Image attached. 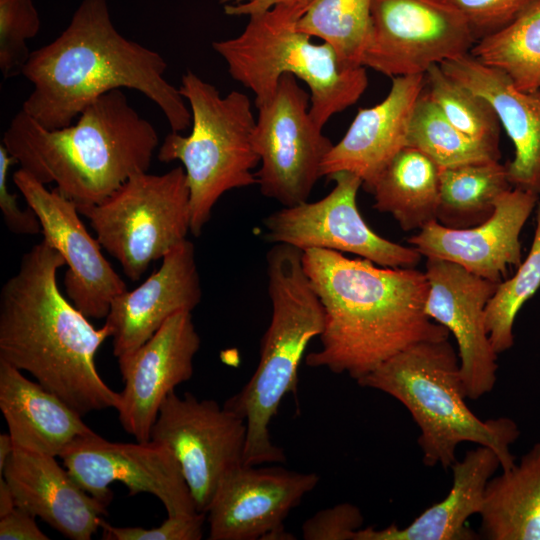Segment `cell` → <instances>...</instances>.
<instances>
[{
	"label": "cell",
	"instance_id": "cell-1",
	"mask_svg": "<svg viewBox=\"0 0 540 540\" xmlns=\"http://www.w3.org/2000/svg\"><path fill=\"white\" fill-rule=\"evenodd\" d=\"M302 261L325 313L321 347L305 357L307 366L357 381L416 343L449 338L425 313V272L317 248L304 250Z\"/></svg>",
	"mask_w": 540,
	"mask_h": 540
},
{
	"label": "cell",
	"instance_id": "cell-2",
	"mask_svg": "<svg viewBox=\"0 0 540 540\" xmlns=\"http://www.w3.org/2000/svg\"><path fill=\"white\" fill-rule=\"evenodd\" d=\"M61 254L45 239L32 246L0 291V360L31 374L82 417L117 410L120 393L97 371L95 356L112 329L95 328L61 293Z\"/></svg>",
	"mask_w": 540,
	"mask_h": 540
},
{
	"label": "cell",
	"instance_id": "cell-3",
	"mask_svg": "<svg viewBox=\"0 0 540 540\" xmlns=\"http://www.w3.org/2000/svg\"><path fill=\"white\" fill-rule=\"evenodd\" d=\"M167 63L156 51L115 28L107 0H82L68 26L31 52L21 74L32 84L22 110L48 129L69 126L102 95L133 89L154 102L171 131L183 132L192 116L179 88L164 77Z\"/></svg>",
	"mask_w": 540,
	"mask_h": 540
},
{
	"label": "cell",
	"instance_id": "cell-4",
	"mask_svg": "<svg viewBox=\"0 0 540 540\" xmlns=\"http://www.w3.org/2000/svg\"><path fill=\"white\" fill-rule=\"evenodd\" d=\"M1 144L21 169L45 185L54 183L80 210L103 202L131 176L147 172L159 137L116 89L62 128L48 129L21 109Z\"/></svg>",
	"mask_w": 540,
	"mask_h": 540
},
{
	"label": "cell",
	"instance_id": "cell-5",
	"mask_svg": "<svg viewBox=\"0 0 540 540\" xmlns=\"http://www.w3.org/2000/svg\"><path fill=\"white\" fill-rule=\"evenodd\" d=\"M303 251L273 244L266 254L267 289L272 314L257 368L224 406L246 422L244 464L282 463L283 450L272 443L269 425L282 399L296 393L298 368L311 340L324 330L321 300L307 276Z\"/></svg>",
	"mask_w": 540,
	"mask_h": 540
},
{
	"label": "cell",
	"instance_id": "cell-6",
	"mask_svg": "<svg viewBox=\"0 0 540 540\" xmlns=\"http://www.w3.org/2000/svg\"><path fill=\"white\" fill-rule=\"evenodd\" d=\"M356 382L406 407L420 429L418 444L426 466L451 468L462 442L492 449L502 470L516 462L510 446L520 435L517 423L509 417L483 421L471 411L458 352L448 339L416 343Z\"/></svg>",
	"mask_w": 540,
	"mask_h": 540
},
{
	"label": "cell",
	"instance_id": "cell-7",
	"mask_svg": "<svg viewBox=\"0 0 540 540\" xmlns=\"http://www.w3.org/2000/svg\"><path fill=\"white\" fill-rule=\"evenodd\" d=\"M307 8L278 4L251 15L241 34L214 41L212 48L231 77L255 94V106L272 97L283 75L302 80L309 88L310 113L323 128L359 100L368 77L365 67L344 66L332 46L314 43L297 28Z\"/></svg>",
	"mask_w": 540,
	"mask_h": 540
},
{
	"label": "cell",
	"instance_id": "cell-8",
	"mask_svg": "<svg viewBox=\"0 0 540 540\" xmlns=\"http://www.w3.org/2000/svg\"><path fill=\"white\" fill-rule=\"evenodd\" d=\"M179 91L191 111V132L171 131L157 153L161 162L183 164L190 192V233L200 236L220 197L257 184L252 170L260 163L254 146L256 119L249 97L219 90L191 70Z\"/></svg>",
	"mask_w": 540,
	"mask_h": 540
},
{
	"label": "cell",
	"instance_id": "cell-9",
	"mask_svg": "<svg viewBox=\"0 0 540 540\" xmlns=\"http://www.w3.org/2000/svg\"><path fill=\"white\" fill-rule=\"evenodd\" d=\"M78 211L124 274L138 281L151 262L162 259L190 232L185 170L177 166L163 174H135L103 202Z\"/></svg>",
	"mask_w": 540,
	"mask_h": 540
},
{
	"label": "cell",
	"instance_id": "cell-10",
	"mask_svg": "<svg viewBox=\"0 0 540 540\" xmlns=\"http://www.w3.org/2000/svg\"><path fill=\"white\" fill-rule=\"evenodd\" d=\"M256 108L253 140L261 164L255 173L261 194L283 207L308 201L333 146L310 113V93L295 76L285 74L272 97Z\"/></svg>",
	"mask_w": 540,
	"mask_h": 540
},
{
	"label": "cell",
	"instance_id": "cell-11",
	"mask_svg": "<svg viewBox=\"0 0 540 540\" xmlns=\"http://www.w3.org/2000/svg\"><path fill=\"white\" fill-rule=\"evenodd\" d=\"M245 420L212 399L171 392L162 403L151 440L175 456L198 512L207 513L223 477L244 464Z\"/></svg>",
	"mask_w": 540,
	"mask_h": 540
},
{
	"label": "cell",
	"instance_id": "cell-12",
	"mask_svg": "<svg viewBox=\"0 0 540 540\" xmlns=\"http://www.w3.org/2000/svg\"><path fill=\"white\" fill-rule=\"evenodd\" d=\"M371 20L362 66L391 78L425 75L476 43L463 16L441 0H373Z\"/></svg>",
	"mask_w": 540,
	"mask_h": 540
},
{
	"label": "cell",
	"instance_id": "cell-13",
	"mask_svg": "<svg viewBox=\"0 0 540 540\" xmlns=\"http://www.w3.org/2000/svg\"><path fill=\"white\" fill-rule=\"evenodd\" d=\"M329 179L335 186L322 199L269 214L263 220L265 240L302 251L317 248L351 253L384 267L415 268L422 257L416 248L378 235L361 216L357 206L360 177L341 171Z\"/></svg>",
	"mask_w": 540,
	"mask_h": 540
},
{
	"label": "cell",
	"instance_id": "cell-14",
	"mask_svg": "<svg viewBox=\"0 0 540 540\" xmlns=\"http://www.w3.org/2000/svg\"><path fill=\"white\" fill-rule=\"evenodd\" d=\"M76 482L108 506L109 486L124 484L130 496L149 493L160 500L167 516L197 513L181 468L163 443L109 441L96 432L72 441L59 456Z\"/></svg>",
	"mask_w": 540,
	"mask_h": 540
},
{
	"label": "cell",
	"instance_id": "cell-15",
	"mask_svg": "<svg viewBox=\"0 0 540 540\" xmlns=\"http://www.w3.org/2000/svg\"><path fill=\"white\" fill-rule=\"evenodd\" d=\"M12 179L38 216L43 239L68 266L64 286L69 300L88 318H106L113 300L128 289L104 257L97 238L87 231L76 204L21 168Z\"/></svg>",
	"mask_w": 540,
	"mask_h": 540
},
{
	"label": "cell",
	"instance_id": "cell-16",
	"mask_svg": "<svg viewBox=\"0 0 540 540\" xmlns=\"http://www.w3.org/2000/svg\"><path fill=\"white\" fill-rule=\"evenodd\" d=\"M319 479L280 466L234 468L220 481L207 510L208 539H295L283 522Z\"/></svg>",
	"mask_w": 540,
	"mask_h": 540
},
{
	"label": "cell",
	"instance_id": "cell-17",
	"mask_svg": "<svg viewBox=\"0 0 540 540\" xmlns=\"http://www.w3.org/2000/svg\"><path fill=\"white\" fill-rule=\"evenodd\" d=\"M425 313L456 339L467 398L478 400L497 381V357L485 325V309L499 283L440 258H427Z\"/></svg>",
	"mask_w": 540,
	"mask_h": 540
},
{
	"label": "cell",
	"instance_id": "cell-18",
	"mask_svg": "<svg viewBox=\"0 0 540 540\" xmlns=\"http://www.w3.org/2000/svg\"><path fill=\"white\" fill-rule=\"evenodd\" d=\"M192 314L171 316L144 344L117 358L124 383L117 408L125 432L138 442L151 440V431L165 398L193 375L200 348Z\"/></svg>",
	"mask_w": 540,
	"mask_h": 540
},
{
	"label": "cell",
	"instance_id": "cell-19",
	"mask_svg": "<svg viewBox=\"0 0 540 540\" xmlns=\"http://www.w3.org/2000/svg\"><path fill=\"white\" fill-rule=\"evenodd\" d=\"M539 195L512 187L483 223L453 229L432 221L408 239L426 258L456 263L469 272L500 283L510 266L521 264L520 233L537 206Z\"/></svg>",
	"mask_w": 540,
	"mask_h": 540
},
{
	"label": "cell",
	"instance_id": "cell-20",
	"mask_svg": "<svg viewBox=\"0 0 540 540\" xmlns=\"http://www.w3.org/2000/svg\"><path fill=\"white\" fill-rule=\"evenodd\" d=\"M201 298L194 244L186 239L162 258L159 269L143 283L113 300L104 324L112 329L114 356L134 351L171 316L192 312Z\"/></svg>",
	"mask_w": 540,
	"mask_h": 540
},
{
	"label": "cell",
	"instance_id": "cell-21",
	"mask_svg": "<svg viewBox=\"0 0 540 540\" xmlns=\"http://www.w3.org/2000/svg\"><path fill=\"white\" fill-rule=\"evenodd\" d=\"M424 88L425 75L393 77L387 96L359 109L345 135L333 144L321 165V176L351 172L370 192L382 170L408 146L411 118Z\"/></svg>",
	"mask_w": 540,
	"mask_h": 540
},
{
	"label": "cell",
	"instance_id": "cell-22",
	"mask_svg": "<svg viewBox=\"0 0 540 540\" xmlns=\"http://www.w3.org/2000/svg\"><path fill=\"white\" fill-rule=\"evenodd\" d=\"M16 505L64 537L90 540L107 506L85 491L54 456L14 447L3 472Z\"/></svg>",
	"mask_w": 540,
	"mask_h": 540
},
{
	"label": "cell",
	"instance_id": "cell-23",
	"mask_svg": "<svg viewBox=\"0 0 540 540\" xmlns=\"http://www.w3.org/2000/svg\"><path fill=\"white\" fill-rule=\"evenodd\" d=\"M440 66L492 105L515 149L513 160L506 165L511 186L540 195V92L518 90L503 72L471 53Z\"/></svg>",
	"mask_w": 540,
	"mask_h": 540
},
{
	"label": "cell",
	"instance_id": "cell-24",
	"mask_svg": "<svg viewBox=\"0 0 540 540\" xmlns=\"http://www.w3.org/2000/svg\"><path fill=\"white\" fill-rule=\"evenodd\" d=\"M0 410L14 447L54 457L75 439L95 433L64 401L3 360Z\"/></svg>",
	"mask_w": 540,
	"mask_h": 540
},
{
	"label": "cell",
	"instance_id": "cell-25",
	"mask_svg": "<svg viewBox=\"0 0 540 540\" xmlns=\"http://www.w3.org/2000/svg\"><path fill=\"white\" fill-rule=\"evenodd\" d=\"M501 467L496 453L482 445L466 452L452 466V486L447 496L423 511L409 525L383 529L361 528L354 540H471L475 535L466 525L480 514L489 480Z\"/></svg>",
	"mask_w": 540,
	"mask_h": 540
},
{
	"label": "cell",
	"instance_id": "cell-26",
	"mask_svg": "<svg viewBox=\"0 0 540 540\" xmlns=\"http://www.w3.org/2000/svg\"><path fill=\"white\" fill-rule=\"evenodd\" d=\"M487 540H540V441L493 476L479 514Z\"/></svg>",
	"mask_w": 540,
	"mask_h": 540
},
{
	"label": "cell",
	"instance_id": "cell-27",
	"mask_svg": "<svg viewBox=\"0 0 540 540\" xmlns=\"http://www.w3.org/2000/svg\"><path fill=\"white\" fill-rule=\"evenodd\" d=\"M439 175L440 167L430 157L407 146L374 182L373 207L391 214L403 231L420 230L437 220Z\"/></svg>",
	"mask_w": 540,
	"mask_h": 540
},
{
	"label": "cell",
	"instance_id": "cell-28",
	"mask_svg": "<svg viewBox=\"0 0 540 540\" xmlns=\"http://www.w3.org/2000/svg\"><path fill=\"white\" fill-rule=\"evenodd\" d=\"M437 221L462 229L485 222L500 197L512 188L499 160L440 168Z\"/></svg>",
	"mask_w": 540,
	"mask_h": 540
},
{
	"label": "cell",
	"instance_id": "cell-29",
	"mask_svg": "<svg viewBox=\"0 0 540 540\" xmlns=\"http://www.w3.org/2000/svg\"><path fill=\"white\" fill-rule=\"evenodd\" d=\"M470 53L503 72L518 90L540 92V0L507 26L477 40Z\"/></svg>",
	"mask_w": 540,
	"mask_h": 540
},
{
	"label": "cell",
	"instance_id": "cell-30",
	"mask_svg": "<svg viewBox=\"0 0 540 540\" xmlns=\"http://www.w3.org/2000/svg\"><path fill=\"white\" fill-rule=\"evenodd\" d=\"M373 0H313L297 28L328 43L346 67L362 66Z\"/></svg>",
	"mask_w": 540,
	"mask_h": 540
},
{
	"label": "cell",
	"instance_id": "cell-31",
	"mask_svg": "<svg viewBox=\"0 0 540 540\" xmlns=\"http://www.w3.org/2000/svg\"><path fill=\"white\" fill-rule=\"evenodd\" d=\"M408 146L430 157L440 168L499 160L500 152L466 136L443 115L423 90L408 132Z\"/></svg>",
	"mask_w": 540,
	"mask_h": 540
},
{
	"label": "cell",
	"instance_id": "cell-32",
	"mask_svg": "<svg viewBox=\"0 0 540 540\" xmlns=\"http://www.w3.org/2000/svg\"><path fill=\"white\" fill-rule=\"evenodd\" d=\"M425 90L443 115L471 139L499 151L500 122L481 95L433 65L425 74Z\"/></svg>",
	"mask_w": 540,
	"mask_h": 540
},
{
	"label": "cell",
	"instance_id": "cell-33",
	"mask_svg": "<svg viewBox=\"0 0 540 540\" xmlns=\"http://www.w3.org/2000/svg\"><path fill=\"white\" fill-rule=\"evenodd\" d=\"M537 206L534 237L526 259L511 278L498 284L485 309L486 330L497 354L513 346L516 316L540 287V203Z\"/></svg>",
	"mask_w": 540,
	"mask_h": 540
},
{
	"label": "cell",
	"instance_id": "cell-34",
	"mask_svg": "<svg viewBox=\"0 0 540 540\" xmlns=\"http://www.w3.org/2000/svg\"><path fill=\"white\" fill-rule=\"evenodd\" d=\"M40 30L32 0H0V70L4 78L21 73L31 52L27 41Z\"/></svg>",
	"mask_w": 540,
	"mask_h": 540
},
{
	"label": "cell",
	"instance_id": "cell-35",
	"mask_svg": "<svg viewBox=\"0 0 540 540\" xmlns=\"http://www.w3.org/2000/svg\"><path fill=\"white\" fill-rule=\"evenodd\" d=\"M457 10L477 40L511 23L535 0H441Z\"/></svg>",
	"mask_w": 540,
	"mask_h": 540
},
{
	"label": "cell",
	"instance_id": "cell-36",
	"mask_svg": "<svg viewBox=\"0 0 540 540\" xmlns=\"http://www.w3.org/2000/svg\"><path fill=\"white\" fill-rule=\"evenodd\" d=\"M206 513L167 516L159 526L116 527L105 519L101 523L102 539L105 540H200L203 537V525Z\"/></svg>",
	"mask_w": 540,
	"mask_h": 540
},
{
	"label": "cell",
	"instance_id": "cell-37",
	"mask_svg": "<svg viewBox=\"0 0 540 540\" xmlns=\"http://www.w3.org/2000/svg\"><path fill=\"white\" fill-rule=\"evenodd\" d=\"M363 523V514L356 505L340 503L308 518L302 525V537L304 540H354Z\"/></svg>",
	"mask_w": 540,
	"mask_h": 540
},
{
	"label": "cell",
	"instance_id": "cell-38",
	"mask_svg": "<svg viewBox=\"0 0 540 540\" xmlns=\"http://www.w3.org/2000/svg\"><path fill=\"white\" fill-rule=\"evenodd\" d=\"M13 164H17L3 144L0 145V209L7 228L15 234L35 235L42 231L36 213L28 206L21 209L17 195L8 187V173Z\"/></svg>",
	"mask_w": 540,
	"mask_h": 540
},
{
	"label": "cell",
	"instance_id": "cell-39",
	"mask_svg": "<svg viewBox=\"0 0 540 540\" xmlns=\"http://www.w3.org/2000/svg\"><path fill=\"white\" fill-rule=\"evenodd\" d=\"M35 516L16 506L7 514L0 516V540H48L38 527Z\"/></svg>",
	"mask_w": 540,
	"mask_h": 540
},
{
	"label": "cell",
	"instance_id": "cell-40",
	"mask_svg": "<svg viewBox=\"0 0 540 540\" xmlns=\"http://www.w3.org/2000/svg\"><path fill=\"white\" fill-rule=\"evenodd\" d=\"M229 16H248L264 12L278 4H302L309 7L313 0H218Z\"/></svg>",
	"mask_w": 540,
	"mask_h": 540
},
{
	"label": "cell",
	"instance_id": "cell-41",
	"mask_svg": "<svg viewBox=\"0 0 540 540\" xmlns=\"http://www.w3.org/2000/svg\"><path fill=\"white\" fill-rule=\"evenodd\" d=\"M13 493L3 477H0V516H3L16 507Z\"/></svg>",
	"mask_w": 540,
	"mask_h": 540
},
{
	"label": "cell",
	"instance_id": "cell-42",
	"mask_svg": "<svg viewBox=\"0 0 540 540\" xmlns=\"http://www.w3.org/2000/svg\"><path fill=\"white\" fill-rule=\"evenodd\" d=\"M14 451V444L10 434H0V474L3 472L4 467Z\"/></svg>",
	"mask_w": 540,
	"mask_h": 540
}]
</instances>
